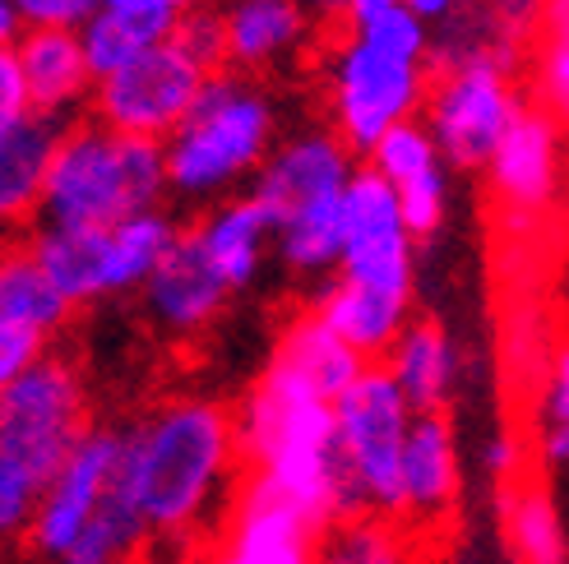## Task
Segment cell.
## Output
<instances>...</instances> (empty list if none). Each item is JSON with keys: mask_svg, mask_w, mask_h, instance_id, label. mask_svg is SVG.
<instances>
[{"mask_svg": "<svg viewBox=\"0 0 569 564\" xmlns=\"http://www.w3.org/2000/svg\"><path fill=\"white\" fill-rule=\"evenodd\" d=\"M306 305L316 310V315L371 365L385 361L389 348L398 343V333L417 320L408 301H393V296H380V292L352 288V282H343V278H329L320 292H310Z\"/></svg>", "mask_w": 569, "mask_h": 564, "instance_id": "obj_24", "label": "cell"}, {"mask_svg": "<svg viewBox=\"0 0 569 564\" xmlns=\"http://www.w3.org/2000/svg\"><path fill=\"white\" fill-rule=\"evenodd\" d=\"M102 6H117V10H134V14H153L167 23H181L186 14L209 10L213 0H102Z\"/></svg>", "mask_w": 569, "mask_h": 564, "instance_id": "obj_39", "label": "cell"}, {"mask_svg": "<svg viewBox=\"0 0 569 564\" xmlns=\"http://www.w3.org/2000/svg\"><path fill=\"white\" fill-rule=\"evenodd\" d=\"M366 167L393 190L398 209H403L408 228L417 241L436 236L445 228V213H449V172L453 167L445 162V153L436 149L431 130L421 121H408L389 130L380 144L366 153Z\"/></svg>", "mask_w": 569, "mask_h": 564, "instance_id": "obj_18", "label": "cell"}, {"mask_svg": "<svg viewBox=\"0 0 569 564\" xmlns=\"http://www.w3.org/2000/svg\"><path fill=\"white\" fill-rule=\"evenodd\" d=\"M213 74L218 70H209L194 51H186L177 38H167L149 56H139L134 66L98 79L89 117L102 121L107 130L162 144L186 121V111L194 107V98L204 93Z\"/></svg>", "mask_w": 569, "mask_h": 564, "instance_id": "obj_10", "label": "cell"}, {"mask_svg": "<svg viewBox=\"0 0 569 564\" xmlns=\"http://www.w3.org/2000/svg\"><path fill=\"white\" fill-rule=\"evenodd\" d=\"M421 537L385 514H348L320 527L316 564H426Z\"/></svg>", "mask_w": 569, "mask_h": 564, "instance_id": "obj_28", "label": "cell"}, {"mask_svg": "<svg viewBox=\"0 0 569 564\" xmlns=\"http://www.w3.org/2000/svg\"><path fill=\"white\" fill-rule=\"evenodd\" d=\"M282 361H292L297 371L316 384L320 393H329V399L338 403L343 393L357 384V375L366 371V356H357L343 338H338L316 310L310 305H301L297 315L282 324V333H278V348H273Z\"/></svg>", "mask_w": 569, "mask_h": 564, "instance_id": "obj_27", "label": "cell"}, {"mask_svg": "<svg viewBox=\"0 0 569 564\" xmlns=\"http://www.w3.org/2000/svg\"><path fill=\"white\" fill-rule=\"evenodd\" d=\"M532 444L551 472H569V343L547 352L532 393Z\"/></svg>", "mask_w": 569, "mask_h": 564, "instance_id": "obj_31", "label": "cell"}, {"mask_svg": "<svg viewBox=\"0 0 569 564\" xmlns=\"http://www.w3.org/2000/svg\"><path fill=\"white\" fill-rule=\"evenodd\" d=\"M47 352H51L47 338L28 333V329H19L10 320H0V393H6L14 380H23Z\"/></svg>", "mask_w": 569, "mask_h": 564, "instance_id": "obj_35", "label": "cell"}, {"mask_svg": "<svg viewBox=\"0 0 569 564\" xmlns=\"http://www.w3.org/2000/svg\"><path fill=\"white\" fill-rule=\"evenodd\" d=\"M186 232L194 236L199 255L213 264V273L232 288V296L250 292L273 260V218L250 190L194 213V222H186Z\"/></svg>", "mask_w": 569, "mask_h": 564, "instance_id": "obj_21", "label": "cell"}, {"mask_svg": "<svg viewBox=\"0 0 569 564\" xmlns=\"http://www.w3.org/2000/svg\"><path fill=\"white\" fill-rule=\"evenodd\" d=\"M565 149H569V130L528 98L519 121L509 125L496 158L481 172L505 222H537L560 204L565 158H569Z\"/></svg>", "mask_w": 569, "mask_h": 564, "instance_id": "obj_14", "label": "cell"}, {"mask_svg": "<svg viewBox=\"0 0 569 564\" xmlns=\"http://www.w3.org/2000/svg\"><path fill=\"white\" fill-rule=\"evenodd\" d=\"M6 6L14 10L23 33H33V28H66V33H79V28L102 10V0H6Z\"/></svg>", "mask_w": 569, "mask_h": 564, "instance_id": "obj_34", "label": "cell"}, {"mask_svg": "<svg viewBox=\"0 0 569 564\" xmlns=\"http://www.w3.org/2000/svg\"><path fill=\"white\" fill-rule=\"evenodd\" d=\"M121 459H126V426L121 421H98L61 463V472L47 482L28 551L38 560L61 564L70 546L83 537V527L93 523V514L111 500V491L121 486Z\"/></svg>", "mask_w": 569, "mask_h": 564, "instance_id": "obj_12", "label": "cell"}, {"mask_svg": "<svg viewBox=\"0 0 569 564\" xmlns=\"http://www.w3.org/2000/svg\"><path fill=\"white\" fill-rule=\"evenodd\" d=\"M246 482L237 407L209 393H162L126 421L121 491L144 518L153 555L209 551Z\"/></svg>", "mask_w": 569, "mask_h": 564, "instance_id": "obj_1", "label": "cell"}, {"mask_svg": "<svg viewBox=\"0 0 569 564\" xmlns=\"http://www.w3.org/2000/svg\"><path fill=\"white\" fill-rule=\"evenodd\" d=\"M19 33H23V28H19L14 10L6 6V0H0V51H6V47H14V42H19Z\"/></svg>", "mask_w": 569, "mask_h": 564, "instance_id": "obj_43", "label": "cell"}, {"mask_svg": "<svg viewBox=\"0 0 569 564\" xmlns=\"http://www.w3.org/2000/svg\"><path fill=\"white\" fill-rule=\"evenodd\" d=\"M491 10L496 23H505L515 38L532 42L537 38V19H542V0H481Z\"/></svg>", "mask_w": 569, "mask_h": 564, "instance_id": "obj_38", "label": "cell"}, {"mask_svg": "<svg viewBox=\"0 0 569 564\" xmlns=\"http://www.w3.org/2000/svg\"><path fill=\"white\" fill-rule=\"evenodd\" d=\"M14 61L23 74L28 107H33L38 117H47L56 125L89 117L98 79H93L89 56H83L79 33H66V28H33V33H19Z\"/></svg>", "mask_w": 569, "mask_h": 564, "instance_id": "obj_20", "label": "cell"}, {"mask_svg": "<svg viewBox=\"0 0 569 564\" xmlns=\"http://www.w3.org/2000/svg\"><path fill=\"white\" fill-rule=\"evenodd\" d=\"M181 228L186 222L172 209H158L117 228H38L28 236V250L74 310H89L144 292Z\"/></svg>", "mask_w": 569, "mask_h": 564, "instance_id": "obj_6", "label": "cell"}, {"mask_svg": "<svg viewBox=\"0 0 569 564\" xmlns=\"http://www.w3.org/2000/svg\"><path fill=\"white\" fill-rule=\"evenodd\" d=\"M149 564H218V560H213V551H162Z\"/></svg>", "mask_w": 569, "mask_h": 564, "instance_id": "obj_42", "label": "cell"}, {"mask_svg": "<svg viewBox=\"0 0 569 564\" xmlns=\"http://www.w3.org/2000/svg\"><path fill=\"white\" fill-rule=\"evenodd\" d=\"M412 403L393 384L385 365H366L357 384L333 403L338 426V459H343V482L352 514H385L398 518V472H403V449L412 435Z\"/></svg>", "mask_w": 569, "mask_h": 564, "instance_id": "obj_8", "label": "cell"}, {"mask_svg": "<svg viewBox=\"0 0 569 564\" xmlns=\"http://www.w3.org/2000/svg\"><path fill=\"white\" fill-rule=\"evenodd\" d=\"M481 467H487L491 482L515 486L523 472V440L515 431H496L487 444H481Z\"/></svg>", "mask_w": 569, "mask_h": 564, "instance_id": "obj_36", "label": "cell"}, {"mask_svg": "<svg viewBox=\"0 0 569 564\" xmlns=\"http://www.w3.org/2000/svg\"><path fill=\"white\" fill-rule=\"evenodd\" d=\"M463 504V444L449 412H417L398 472V523L436 542Z\"/></svg>", "mask_w": 569, "mask_h": 564, "instance_id": "obj_16", "label": "cell"}, {"mask_svg": "<svg viewBox=\"0 0 569 564\" xmlns=\"http://www.w3.org/2000/svg\"><path fill=\"white\" fill-rule=\"evenodd\" d=\"M172 33H177V23H167V19L102 6L79 28V42H83V56H89V66H93V79H107V74L134 66L139 56H149L153 47H162Z\"/></svg>", "mask_w": 569, "mask_h": 564, "instance_id": "obj_29", "label": "cell"}, {"mask_svg": "<svg viewBox=\"0 0 569 564\" xmlns=\"http://www.w3.org/2000/svg\"><path fill=\"white\" fill-rule=\"evenodd\" d=\"M569 33V0H542V19H537V38Z\"/></svg>", "mask_w": 569, "mask_h": 564, "instance_id": "obj_41", "label": "cell"}, {"mask_svg": "<svg viewBox=\"0 0 569 564\" xmlns=\"http://www.w3.org/2000/svg\"><path fill=\"white\" fill-rule=\"evenodd\" d=\"M403 6L417 14V19H426L431 28H445V23H453V19H463L477 0H403Z\"/></svg>", "mask_w": 569, "mask_h": 564, "instance_id": "obj_40", "label": "cell"}, {"mask_svg": "<svg viewBox=\"0 0 569 564\" xmlns=\"http://www.w3.org/2000/svg\"><path fill=\"white\" fill-rule=\"evenodd\" d=\"M61 130L38 111L10 130H0V245H19L38 232L42 222V194H47V172Z\"/></svg>", "mask_w": 569, "mask_h": 564, "instance_id": "obj_22", "label": "cell"}, {"mask_svg": "<svg viewBox=\"0 0 569 564\" xmlns=\"http://www.w3.org/2000/svg\"><path fill=\"white\" fill-rule=\"evenodd\" d=\"M500 527L515 564H569V523L560 514V500L547 486L523 482V476L515 486H505Z\"/></svg>", "mask_w": 569, "mask_h": 564, "instance_id": "obj_26", "label": "cell"}, {"mask_svg": "<svg viewBox=\"0 0 569 564\" xmlns=\"http://www.w3.org/2000/svg\"><path fill=\"white\" fill-rule=\"evenodd\" d=\"M134 301L153 333L172 338V343H194V338H204L227 315L232 288L213 273V264L199 255L194 236L181 228L177 245L162 255V264L153 269V278Z\"/></svg>", "mask_w": 569, "mask_h": 564, "instance_id": "obj_17", "label": "cell"}, {"mask_svg": "<svg viewBox=\"0 0 569 564\" xmlns=\"http://www.w3.org/2000/svg\"><path fill=\"white\" fill-rule=\"evenodd\" d=\"M320 102L325 125L343 134V144L366 158L380 139L408 121H421L431 93V61H417L366 33H329L320 51Z\"/></svg>", "mask_w": 569, "mask_h": 564, "instance_id": "obj_5", "label": "cell"}, {"mask_svg": "<svg viewBox=\"0 0 569 564\" xmlns=\"http://www.w3.org/2000/svg\"><path fill=\"white\" fill-rule=\"evenodd\" d=\"M528 98L569 130V33L537 38V47H532V74H528Z\"/></svg>", "mask_w": 569, "mask_h": 564, "instance_id": "obj_33", "label": "cell"}, {"mask_svg": "<svg viewBox=\"0 0 569 564\" xmlns=\"http://www.w3.org/2000/svg\"><path fill=\"white\" fill-rule=\"evenodd\" d=\"M320 527L297 514L288 500L246 482L241 500L218 542L209 546L218 564H316Z\"/></svg>", "mask_w": 569, "mask_h": 564, "instance_id": "obj_19", "label": "cell"}, {"mask_svg": "<svg viewBox=\"0 0 569 564\" xmlns=\"http://www.w3.org/2000/svg\"><path fill=\"white\" fill-rule=\"evenodd\" d=\"M74 315H79V310L47 278V269L38 264L33 250H28V241L0 245V320L38 333V338H47V343L56 348V338L70 329Z\"/></svg>", "mask_w": 569, "mask_h": 564, "instance_id": "obj_25", "label": "cell"}, {"mask_svg": "<svg viewBox=\"0 0 569 564\" xmlns=\"http://www.w3.org/2000/svg\"><path fill=\"white\" fill-rule=\"evenodd\" d=\"M172 204L162 144L83 117L61 130L38 228H117Z\"/></svg>", "mask_w": 569, "mask_h": 564, "instance_id": "obj_4", "label": "cell"}, {"mask_svg": "<svg viewBox=\"0 0 569 564\" xmlns=\"http://www.w3.org/2000/svg\"><path fill=\"white\" fill-rule=\"evenodd\" d=\"M149 560H153L149 527L134 514L126 491L117 486L61 564H149Z\"/></svg>", "mask_w": 569, "mask_h": 564, "instance_id": "obj_30", "label": "cell"}, {"mask_svg": "<svg viewBox=\"0 0 569 564\" xmlns=\"http://www.w3.org/2000/svg\"><path fill=\"white\" fill-rule=\"evenodd\" d=\"M42 491H47L42 476H33L14 454L0 449V555H14L28 546Z\"/></svg>", "mask_w": 569, "mask_h": 564, "instance_id": "obj_32", "label": "cell"}, {"mask_svg": "<svg viewBox=\"0 0 569 564\" xmlns=\"http://www.w3.org/2000/svg\"><path fill=\"white\" fill-rule=\"evenodd\" d=\"M28 93H23V74H19V61H14V47L0 51V130H10L28 117Z\"/></svg>", "mask_w": 569, "mask_h": 564, "instance_id": "obj_37", "label": "cell"}, {"mask_svg": "<svg viewBox=\"0 0 569 564\" xmlns=\"http://www.w3.org/2000/svg\"><path fill=\"white\" fill-rule=\"evenodd\" d=\"M523 61L496 51L449 56L431 66V93H426L421 125L431 130L436 149L453 172H487L500 139L528 107L523 98Z\"/></svg>", "mask_w": 569, "mask_h": 564, "instance_id": "obj_7", "label": "cell"}, {"mask_svg": "<svg viewBox=\"0 0 569 564\" xmlns=\"http://www.w3.org/2000/svg\"><path fill=\"white\" fill-rule=\"evenodd\" d=\"M380 365L393 375V384L403 389L412 412H449L468 380L463 343L449 333V324H440L431 315H417L398 333V343L389 348V356Z\"/></svg>", "mask_w": 569, "mask_h": 564, "instance_id": "obj_23", "label": "cell"}, {"mask_svg": "<svg viewBox=\"0 0 569 564\" xmlns=\"http://www.w3.org/2000/svg\"><path fill=\"white\" fill-rule=\"evenodd\" d=\"M417 245L421 241L412 236L393 190L361 162L357 181L348 185V204H343V264H338V278L352 282V288L412 305Z\"/></svg>", "mask_w": 569, "mask_h": 564, "instance_id": "obj_11", "label": "cell"}, {"mask_svg": "<svg viewBox=\"0 0 569 564\" xmlns=\"http://www.w3.org/2000/svg\"><path fill=\"white\" fill-rule=\"evenodd\" d=\"M282 134H288V107L273 83L218 70L186 121L162 139L167 190L194 213L246 194Z\"/></svg>", "mask_w": 569, "mask_h": 564, "instance_id": "obj_3", "label": "cell"}, {"mask_svg": "<svg viewBox=\"0 0 569 564\" xmlns=\"http://www.w3.org/2000/svg\"><path fill=\"white\" fill-rule=\"evenodd\" d=\"M237 435L254 486L288 500L316 527L352 514L343 459H338L333 399L278 352L237 407Z\"/></svg>", "mask_w": 569, "mask_h": 564, "instance_id": "obj_2", "label": "cell"}, {"mask_svg": "<svg viewBox=\"0 0 569 564\" xmlns=\"http://www.w3.org/2000/svg\"><path fill=\"white\" fill-rule=\"evenodd\" d=\"M93 426L89 375L66 348H51L33 371L0 393V449L42 482L61 472V463Z\"/></svg>", "mask_w": 569, "mask_h": 564, "instance_id": "obj_9", "label": "cell"}, {"mask_svg": "<svg viewBox=\"0 0 569 564\" xmlns=\"http://www.w3.org/2000/svg\"><path fill=\"white\" fill-rule=\"evenodd\" d=\"M222 10V42L232 74L250 79H282L301 66L320 61L329 42V23L316 14L310 0H227Z\"/></svg>", "mask_w": 569, "mask_h": 564, "instance_id": "obj_13", "label": "cell"}, {"mask_svg": "<svg viewBox=\"0 0 569 564\" xmlns=\"http://www.w3.org/2000/svg\"><path fill=\"white\" fill-rule=\"evenodd\" d=\"M357 172L361 162L343 144V134H333L325 121H301V125H288V134L278 139V149L260 167L250 194L269 209V218H282L306 204L343 200Z\"/></svg>", "mask_w": 569, "mask_h": 564, "instance_id": "obj_15", "label": "cell"}]
</instances>
